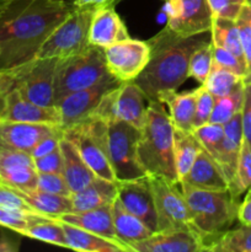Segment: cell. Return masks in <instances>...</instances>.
<instances>
[{
  "mask_svg": "<svg viewBox=\"0 0 251 252\" xmlns=\"http://www.w3.org/2000/svg\"><path fill=\"white\" fill-rule=\"evenodd\" d=\"M73 9L64 0H0V70L36 58Z\"/></svg>",
  "mask_w": 251,
  "mask_h": 252,
  "instance_id": "6da1fadb",
  "label": "cell"
},
{
  "mask_svg": "<svg viewBox=\"0 0 251 252\" xmlns=\"http://www.w3.org/2000/svg\"><path fill=\"white\" fill-rule=\"evenodd\" d=\"M209 41H212L211 31L185 37L167 26L148 39L149 62L133 80L148 102L159 101L164 94L176 91L189 78L188 63L192 53Z\"/></svg>",
  "mask_w": 251,
  "mask_h": 252,
  "instance_id": "7a4b0ae2",
  "label": "cell"
},
{
  "mask_svg": "<svg viewBox=\"0 0 251 252\" xmlns=\"http://www.w3.org/2000/svg\"><path fill=\"white\" fill-rule=\"evenodd\" d=\"M175 127L164 103L150 101L147 110V121L140 129L138 142V160L147 175L161 176L180 185L174 159Z\"/></svg>",
  "mask_w": 251,
  "mask_h": 252,
  "instance_id": "3957f363",
  "label": "cell"
},
{
  "mask_svg": "<svg viewBox=\"0 0 251 252\" xmlns=\"http://www.w3.org/2000/svg\"><path fill=\"white\" fill-rule=\"evenodd\" d=\"M181 185L187 202L192 229L204 244V251L238 219L240 202L231 189L211 191Z\"/></svg>",
  "mask_w": 251,
  "mask_h": 252,
  "instance_id": "277c9868",
  "label": "cell"
},
{
  "mask_svg": "<svg viewBox=\"0 0 251 252\" xmlns=\"http://www.w3.org/2000/svg\"><path fill=\"white\" fill-rule=\"evenodd\" d=\"M111 75L103 48L93 44L81 53L58 59L54 70V103L69 94L91 88Z\"/></svg>",
  "mask_w": 251,
  "mask_h": 252,
  "instance_id": "5b68a950",
  "label": "cell"
},
{
  "mask_svg": "<svg viewBox=\"0 0 251 252\" xmlns=\"http://www.w3.org/2000/svg\"><path fill=\"white\" fill-rule=\"evenodd\" d=\"M57 58H34L14 68L0 70V93L17 90L25 98L42 106L54 103Z\"/></svg>",
  "mask_w": 251,
  "mask_h": 252,
  "instance_id": "8992f818",
  "label": "cell"
},
{
  "mask_svg": "<svg viewBox=\"0 0 251 252\" xmlns=\"http://www.w3.org/2000/svg\"><path fill=\"white\" fill-rule=\"evenodd\" d=\"M96 5L74 6L66 19L49 34L36 58H65L84 52L91 46L89 31Z\"/></svg>",
  "mask_w": 251,
  "mask_h": 252,
  "instance_id": "52a82bcc",
  "label": "cell"
},
{
  "mask_svg": "<svg viewBox=\"0 0 251 252\" xmlns=\"http://www.w3.org/2000/svg\"><path fill=\"white\" fill-rule=\"evenodd\" d=\"M63 135L73 143L96 176L116 182L115 172L108 160L106 121L90 117L64 129Z\"/></svg>",
  "mask_w": 251,
  "mask_h": 252,
  "instance_id": "ba28073f",
  "label": "cell"
},
{
  "mask_svg": "<svg viewBox=\"0 0 251 252\" xmlns=\"http://www.w3.org/2000/svg\"><path fill=\"white\" fill-rule=\"evenodd\" d=\"M140 129L123 121L107 122L108 160L116 181H132L148 176L138 160V142Z\"/></svg>",
  "mask_w": 251,
  "mask_h": 252,
  "instance_id": "9c48e42d",
  "label": "cell"
},
{
  "mask_svg": "<svg viewBox=\"0 0 251 252\" xmlns=\"http://www.w3.org/2000/svg\"><path fill=\"white\" fill-rule=\"evenodd\" d=\"M157 212V231L192 230L188 206L177 184L161 176L148 175Z\"/></svg>",
  "mask_w": 251,
  "mask_h": 252,
  "instance_id": "30bf717a",
  "label": "cell"
},
{
  "mask_svg": "<svg viewBox=\"0 0 251 252\" xmlns=\"http://www.w3.org/2000/svg\"><path fill=\"white\" fill-rule=\"evenodd\" d=\"M122 83L123 81L111 75L91 88L69 94L58 101L56 107L61 113L62 129L70 128L76 123L90 118L100 103L101 98L111 90L118 88Z\"/></svg>",
  "mask_w": 251,
  "mask_h": 252,
  "instance_id": "8fae6325",
  "label": "cell"
},
{
  "mask_svg": "<svg viewBox=\"0 0 251 252\" xmlns=\"http://www.w3.org/2000/svg\"><path fill=\"white\" fill-rule=\"evenodd\" d=\"M108 71L121 81L134 80L149 62L147 41L128 38L103 48Z\"/></svg>",
  "mask_w": 251,
  "mask_h": 252,
  "instance_id": "7c38bea8",
  "label": "cell"
},
{
  "mask_svg": "<svg viewBox=\"0 0 251 252\" xmlns=\"http://www.w3.org/2000/svg\"><path fill=\"white\" fill-rule=\"evenodd\" d=\"M166 26L181 36L211 31L212 11L207 0H165Z\"/></svg>",
  "mask_w": 251,
  "mask_h": 252,
  "instance_id": "4fadbf2b",
  "label": "cell"
},
{
  "mask_svg": "<svg viewBox=\"0 0 251 252\" xmlns=\"http://www.w3.org/2000/svg\"><path fill=\"white\" fill-rule=\"evenodd\" d=\"M0 121L61 126L56 106H42L25 98L17 90L0 93Z\"/></svg>",
  "mask_w": 251,
  "mask_h": 252,
  "instance_id": "5bb4252c",
  "label": "cell"
},
{
  "mask_svg": "<svg viewBox=\"0 0 251 252\" xmlns=\"http://www.w3.org/2000/svg\"><path fill=\"white\" fill-rule=\"evenodd\" d=\"M37 170L30 153L0 142V184L17 189H34Z\"/></svg>",
  "mask_w": 251,
  "mask_h": 252,
  "instance_id": "9a60e30c",
  "label": "cell"
},
{
  "mask_svg": "<svg viewBox=\"0 0 251 252\" xmlns=\"http://www.w3.org/2000/svg\"><path fill=\"white\" fill-rule=\"evenodd\" d=\"M117 198L129 213L139 218L153 233H157V212L148 176L117 182Z\"/></svg>",
  "mask_w": 251,
  "mask_h": 252,
  "instance_id": "2e32d148",
  "label": "cell"
},
{
  "mask_svg": "<svg viewBox=\"0 0 251 252\" xmlns=\"http://www.w3.org/2000/svg\"><path fill=\"white\" fill-rule=\"evenodd\" d=\"M129 249L130 252H198L204 251V244L192 230H166L157 231Z\"/></svg>",
  "mask_w": 251,
  "mask_h": 252,
  "instance_id": "e0dca14e",
  "label": "cell"
},
{
  "mask_svg": "<svg viewBox=\"0 0 251 252\" xmlns=\"http://www.w3.org/2000/svg\"><path fill=\"white\" fill-rule=\"evenodd\" d=\"M145 100L147 97L134 81H123L113 91L115 121H123L142 129L147 121L148 105H145Z\"/></svg>",
  "mask_w": 251,
  "mask_h": 252,
  "instance_id": "ac0fdd59",
  "label": "cell"
},
{
  "mask_svg": "<svg viewBox=\"0 0 251 252\" xmlns=\"http://www.w3.org/2000/svg\"><path fill=\"white\" fill-rule=\"evenodd\" d=\"M61 126L0 121V142L31 153L39 140L61 130Z\"/></svg>",
  "mask_w": 251,
  "mask_h": 252,
  "instance_id": "d6986e66",
  "label": "cell"
},
{
  "mask_svg": "<svg viewBox=\"0 0 251 252\" xmlns=\"http://www.w3.org/2000/svg\"><path fill=\"white\" fill-rule=\"evenodd\" d=\"M180 184L211 191L230 189L221 167L204 148L199 152L191 169L182 177Z\"/></svg>",
  "mask_w": 251,
  "mask_h": 252,
  "instance_id": "ffe728a7",
  "label": "cell"
},
{
  "mask_svg": "<svg viewBox=\"0 0 251 252\" xmlns=\"http://www.w3.org/2000/svg\"><path fill=\"white\" fill-rule=\"evenodd\" d=\"M130 38L125 22L113 7H97L89 31L90 44L100 48Z\"/></svg>",
  "mask_w": 251,
  "mask_h": 252,
  "instance_id": "44dd1931",
  "label": "cell"
},
{
  "mask_svg": "<svg viewBox=\"0 0 251 252\" xmlns=\"http://www.w3.org/2000/svg\"><path fill=\"white\" fill-rule=\"evenodd\" d=\"M111 206L112 204L85 212H70V213L61 216L57 220L64 221V223L78 226V228L84 229V230L97 234V235L108 239V240L122 246L126 252H129L128 249L118 240L117 234H116L115 230V225H113L112 208H111Z\"/></svg>",
  "mask_w": 251,
  "mask_h": 252,
  "instance_id": "7402d4cb",
  "label": "cell"
},
{
  "mask_svg": "<svg viewBox=\"0 0 251 252\" xmlns=\"http://www.w3.org/2000/svg\"><path fill=\"white\" fill-rule=\"evenodd\" d=\"M244 140L243 122H241V111L224 125V140L221 145L220 154L216 160L223 170L229 186H233L235 180L236 167H238L239 154Z\"/></svg>",
  "mask_w": 251,
  "mask_h": 252,
  "instance_id": "603a6c76",
  "label": "cell"
},
{
  "mask_svg": "<svg viewBox=\"0 0 251 252\" xmlns=\"http://www.w3.org/2000/svg\"><path fill=\"white\" fill-rule=\"evenodd\" d=\"M59 148L63 157L62 175L65 179L71 193L83 189L97 177L90 169V166L84 161L73 143L64 138V135L62 138Z\"/></svg>",
  "mask_w": 251,
  "mask_h": 252,
  "instance_id": "cb8c5ba5",
  "label": "cell"
},
{
  "mask_svg": "<svg viewBox=\"0 0 251 252\" xmlns=\"http://www.w3.org/2000/svg\"><path fill=\"white\" fill-rule=\"evenodd\" d=\"M117 198V181L96 177L83 189L71 193L73 212H85L90 209L110 206Z\"/></svg>",
  "mask_w": 251,
  "mask_h": 252,
  "instance_id": "d4e9b609",
  "label": "cell"
},
{
  "mask_svg": "<svg viewBox=\"0 0 251 252\" xmlns=\"http://www.w3.org/2000/svg\"><path fill=\"white\" fill-rule=\"evenodd\" d=\"M36 213L58 219L63 214L73 212L70 197L48 193L39 189H12Z\"/></svg>",
  "mask_w": 251,
  "mask_h": 252,
  "instance_id": "484cf974",
  "label": "cell"
},
{
  "mask_svg": "<svg viewBox=\"0 0 251 252\" xmlns=\"http://www.w3.org/2000/svg\"><path fill=\"white\" fill-rule=\"evenodd\" d=\"M111 208H112L113 225H115L118 240L128 249L129 252V245L143 240V239L149 238L152 234H154L139 218L129 213L118 201V198L113 201Z\"/></svg>",
  "mask_w": 251,
  "mask_h": 252,
  "instance_id": "4316f807",
  "label": "cell"
},
{
  "mask_svg": "<svg viewBox=\"0 0 251 252\" xmlns=\"http://www.w3.org/2000/svg\"><path fill=\"white\" fill-rule=\"evenodd\" d=\"M159 101L169 107L170 118L176 129L193 130L197 89L186 93H166L160 97Z\"/></svg>",
  "mask_w": 251,
  "mask_h": 252,
  "instance_id": "83f0119b",
  "label": "cell"
},
{
  "mask_svg": "<svg viewBox=\"0 0 251 252\" xmlns=\"http://www.w3.org/2000/svg\"><path fill=\"white\" fill-rule=\"evenodd\" d=\"M61 221V220H59ZM65 235L66 248L84 252H126L122 246L108 239L61 221Z\"/></svg>",
  "mask_w": 251,
  "mask_h": 252,
  "instance_id": "f1b7e54d",
  "label": "cell"
},
{
  "mask_svg": "<svg viewBox=\"0 0 251 252\" xmlns=\"http://www.w3.org/2000/svg\"><path fill=\"white\" fill-rule=\"evenodd\" d=\"M203 149L192 130H174V159L179 180L188 172L199 152Z\"/></svg>",
  "mask_w": 251,
  "mask_h": 252,
  "instance_id": "f546056e",
  "label": "cell"
},
{
  "mask_svg": "<svg viewBox=\"0 0 251 252\" xmlns=\"http://www.w3.org/2000/svg\"><path fill=\"white\" fill-rule=\"evenodd\" d=\"M211 36L212 43L214 46H219L228 49L229 52H231L234 56H236L241 62L245 63V57H244L243 47H241L240 34H239V29L235 20L213 17Z\"/></svg>",
  "mask_w": 251,
  "mask_h": 252,
  "instance_id": "4dcf8cb0",
  "label": "cell"
},
{
  "mask_svg": "<svg viewBox=\"0 0 251 252\" xmlns=\"http://www.w3.org/2000/svg\"><path fill=\"white\" fill-rule=\"evenodd\" d=\"M212 252H251V225L241 224L238 228L228 229L207 246Z\"/></svg>",
  "mask_w": 251,
  "mask_h": 252,
  "instance_id": "1f68e13d",
  "label": "cell"
},
{
  "mask_svg": "<svg viewBox=\"0 0 251 252\" xmlns=\"http://www.w3.org/2000/svg\"><path fill=\"white\" fill-rule=\"evenodd\" d=\"M241 84H244L243 76L225 68H221L213 62V65H212L211 71H209L203 86L214 97H221V96L233 93Z\"/></svg>",
  "mask_w": 251,
  "mask_h": 252,
  "instance_id": "d6a6232c",
  "label": "cell"
},
{
  "mask_svg": "<svg viewBox=\"0 0 251 252\" xmlns=\"http://www.w3.org/2000/svg\"><path fill=\"white\" fill-rule=\"evenodd\" d=\"M244 101V84L239 85L233 93L229 95L216 97L213 111L209 117L208 123H217V125H225L230 118L238 112H240Z\"/></svg>",
  "mask_w": 251,
  "mask_h": 252,
  "instance_id": "836d02e7",
  "label": "cell"
},
{
  "mask_svg": "<svg viewBox=\"0 0 251 252\" xmlns=\"http://www.w3.org/2000/svg\"><path fill=\"white\" fill-rule=\"evenodd\" d=\"M22 235L47 244H52V245L66 248L63 226H62L61 221L57 219H49V220L33 224L27 228Z\"/></svg>",
  "mask_w": 251,
  "mask_h": 252,
  "instance_id": "e575fe53",
  "label": "cell"
},
{
  "mask_svg": "<svg viewBox=\"0 0 251 252\" xmlns=\"http://www.w3.org/2000/svg\"><path fill=\"white\" fill-rule=\"evenodd\" d=\"M48 217L41 216L38 213H29L24 211H15L0 207V226L14 230L19 234H24L27 228L39 221L49 220Z\"/></svg>",
  "mask_w": 251,
  "mask_h": 252,
  "instance_id": "d590c367",
  "label": "cell"
},
{
  "mask_svg": "<svg viewBox=\"0 0 251 252\" xmlns=\"http://www.w3.org/2000/svg\"><path fill=\"white\" fill-rule=\"evenodd\" d=\"M213 65V43L212 41L199 46L192 53L188 63V76L203 85Z\"/></svg>",
  "mask_w": 251,
  "mask_h": 252,
  "instance_id": "8d00e7d4",
  "label": "cell"
},
{
  "mask_svg": "<svg viewBox=\"0 0 251 252\" xmlns=\"http://www.w3.org/2000/svg\"><path fill=\"white\" fill-rule=\"evenodd\" d=\"M236 25L240 34L241 47L246 63V74L244 76V84L251 83V0H246L240 14L236 17Z\"/></svg>",
  "mask_w": 251,
  "mask_h": 252,
  "instance_id": "74e56055",
  "label": "cell"
},
{
  "mask_svg": "<svg viewBox=\"0 0 251 252\" xmlns=\"http://www.w3.org/2000/svg\"><path fill=\"white\" fill-rule=\"evenodd\" d=\"M230 189L236 197L251 189V145L245 139L241 144L235 180Z\"/></svg>",
  "mask_w": 251,
  "mask_h": 252,
  "instance_id": "f35d334b",
  "label": "cell"
},
{
  "mask_svg": "<svg viewBox=\"0 0 251 252\" xmlns=\"http://www.w3.org/2000/svg\"><path fill=\"white\" fill-rule=\"evenodd\" d=\"M194 133L202 147L214 158L218 159L224 140V126L217 123H206L201 127L194 128Z\"/></svg>",
  "mask_w": 251,
  "mask_h": 252,
  "instance_id": "ab89813d",
  "label": "cell"
},
{
  "mask_svg": "<svg viewBox=\"0 0 251 252\" xmlns=\"http://www.w3.org/2000/svg\"><path fill=\"white\" fill-rule=\"evenodd\" d=\"M37 189L48 193L59 194V196H71V191L66 184L65 179L62 174H47L38 172L37 174Z\"/></svg>",
  "mask_w": 251,
  "mask_h": 252,
  "instance_id": "60d3db41",
  "label": "cell"
},
{
  "mask_svg": "<svg viewBox=\"0 0 251 252\" xmlns=\"http://www.w3.org/2000/svg\"><path fill=\"white\" fill-rule=\"evenodd\" d=\"M214 101H216V97H214L203 85H201L197 89V101L196 112H194L193 129L209 122V117H211L212 111H213Z\"/></svg>",
  "mask_w": 251,
  "mask_h": 252,
  "instance_id": "b9f144b4",
  "label": "cell"
},
{
  "mask_svg": "<svg viewBox=\"0 0 251 252\" xmlns=\"http://www.w3.org/2000/svg\"><path fill=\"white\" fill-rule=\"evenodd\" d=\"M213 62L217 65L225 68L233 73L238 74L240 76H245L246 74V64L241 62L236 56H234L231 52L223 47L214 46L213 44Z\"/></svg>",
  "mask_w": 251,
  "mask_h": 252,
  "instance_id": "7bdbcfd3",
  "label": "cell"
},
{
  "mask_svg": "<svg viewBox=\"0 0 251 252\" xmlns=\"http://www.w3.org/2000/svg\"><path fill=\"white\" fill-rule=\"evenodd\" d=\"M213 17L236 20L246 0H207Z\"/></svg>",
  "mask_w": 251,
  "mask_h": 252,
  "instance_id": "ee69618b",
  "label": "cell"
},
{
  "mask_svg": "<svg viewBox=\"0 0 251 252\" xmlns=\"http://www.w3.org/2000/svg\"><path fill=\"white\" fill-rule=\"evenodd\" d=\"M0 207L15 211H24L29 213H36L11 187L0 184Z\"/></svg>",
  "mask_w": 251,
  "mask_h": 252,
  "instance_id": "f6af8a7d",
  "label": "cell"
},
{
  "mask_svg": "<svg viewBox=\"0 0 251 252\" xmlns=\"http://www.w3.org/2000/svg\"><path fill=\"white\" fill-rule=\"evenodd\" d=\"M34 160V166L37 172H47V174H62L63 171V157L61 148L56 152L47 154L44 157L37 158Z\"/></svg>",
  "mask_w": 251,
  "mask_h": 252,
  "instance_id": "bcb514c9",
  "label": "cell"
},
{
  "mask_svg": "<svg viewBox=\"0 0 251 252\" xmlns=\"http://www.w3.org/2000/svg\"><path fill=\"white\" fill-rule=\"evenodd\" d=\"M62 138H63V129L58 130V132L53 133L51 135H47L46 138H43V139L37 143V145L31 150L30 154L33 159H37V158L44 157V155L56 152V150L59 149Z\"/></svg>",
  "mask_w": 251,
  "mask_h": 252,
  "instance_id": "7dc6e473",
  "label": "cell"
},
{
  "mask_svg": "<svg viewBox=\"0 0 251 252\" xmlns=\"http://www.w3.org/2000/svg\"><path fill=\"white\" fill-rule=\"evenodd\" d=\"M244 139L251 145V83L244 84V101L241 107Z\"/></svg>",
  "mask_w": 251,
  "mask_h": 252,
  "instance_id": "c3c4849f",
  "label": "cell"
},
{
  "mask_svg": "<svg viewBox=\"0 0 251 252\" xmlns=\"http://www.w3.org/2000/svg\"><path fill=\"white\" fill-rule=\"evenodd\" d=\"M239 223L251 225V189L246 192V196L243 202H240L238 211Z\"/></svg>",
  "mask_w": 251,
  "mask_h": 252,
  "instance_id": "681fc988",
  "label": "cell"
},
{
  "mask_svg": "<svg viewBox=\"0 0 251 252\" xmlns=\"http://www.w3.org/2000/svg\"><path fill=\"white\" fill-rule=\"evenodd\" d=\"M103 0H74L73 5L74 6H86V5H96L98 7V5L102 2Z\"/></svg>",
  "mask_w": 251,
  "mask_h": 252,
  "instance_id": "f907efd6",
  "label": "cell"
},
{
  "mask_svg": "<svg viewBox=\"0 0 251 252\" xmlns=\"http://www.w3.org/2000/svg\"><path fill=\"white\" fill-rule=\"evenodd\" d=\"M120 1H122V0H103V1L98 5V7H113V5L118 4Z\"/></svg>",
  "mask_w": 251,
  "mask_h": 252,
  "instance_id": "816d5d0a",
  "label": "cell"
}]
</instances>
